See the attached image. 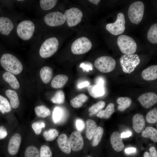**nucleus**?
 I'll list each match as a JSON object with an SVG mask.
<instances>
[{
  "label": "nucleus",
  "instance_id": "obj_1",
  "mask_svg": "<svg viewBox=\"0 0 157 157\" xmlns=\"http://www.w3.org/2000/svg\"><path fill=\"white\" fill-rule=\"evenodd\" d=\"M0 61L2 67L13 74H18L23 70V67L21 62L16 57L11 54L6 53L3 55Z\"/></svg>",
  "mask_w": 157,
  "mask_h": 157
},
{
  "label": "nucleus",
  "instance_id": "obj_2",
  "mask_svg": "<svg viewBox=\"0 0 157 157\" xmlns=\"http://www.w3.org/2000/svg\"><path fill=\"white\" fill-rule=\"evenodd\" d=\"M35 28L34 23L32 21L25 19L19 23L16 28L18 36L22 40L28 41L33 36Z\"/></svg>",
  "mask_w": 157,
  "mask_h": 157
},
{
  "label": "nucleus",
  "instance_id": "obj_3",
  "mask_svg": "<svg viewBox=\"0 0 157 157\" xmlns=\"http://www.w3.org/2000/svg\"><path fill=\"white\" fill-rule=\"evenodd\" d=\"M144 6L140 1H135L130 6L128 11L129 19L133 23L138 24L142 21L144 14Z\"/></svg>",
  "mask_w": 157,
  "mask_h": 157
},
{
  "label": "nucleus",
  "instance_id": "obj_4",
  "mask_svg": "<svg viewBox=\"0 0 157 157\" xmlns=\"http://www.w3.org/2000/svg\"><path fill=\"white\" fill-rule=\"evenodd\" d=\"M59 46L58 39L52 37L46 39L41 44L39 50L40 56L45 58L52 56L57 51Z\"/></svg>",
  "mask_w": 157,
  "mask_h": 157
},
{
  "label": "nucleus",
  "instance_id": "obj_5",
  "mask_svg": "<svg viewBox=\"0 0 157 157\" xmlns=\"http://www.w3.org/2000/svg\"><path fill=\"white\" fill-rule=\"evenodd\" d=\"M117 42L120 51L124 54H133L136 51V42L133 38L129 36L125 35L119 36Z\"/></svg>",
  "mask_w": 157,
  "mask_h": 157
},
{
  "label": "nucleus",
  "instance_id": "obj_6",
  "mask_svg": "<svg viewBox=\"0 0 157 157\" xmlns=\"http://www.w3.org/2000/svg\"><path fill=\"white\" fill-rule=\"evenodd\" d=\"M95 67L100 72L103 73L111 72L115 69L116 62L111 57L104 56L99 57L94 62Z\"/></svg>",
  "mask_w": 157,
  "mask_h": 157
},
{
  "label": "nucleus",
  "instance_id": "obj_7",
  "mask_svg": "<svg viewBox=\"0 0 157 157\" xmlns=\"http://www.w3.org/2000/svg\"><path fill=\"white\" fill-rule=\"evenodd\" d=\"M92 46L90 41L87 38L82 37L74 41L71 47L72 52L76 55L85 53L91 49Z\"/></svg>",
  "mask_w": 157,
  "mask_h": 157
},
{
  "label": "nucleus",
  "instance_id": "obj_8",
  "mask_svg": "<svg viewBox=\"0 0 157 157\" xmlns=\"http://www.w3.org/2000/svg\"><path fill=\"white\" fill-rule=\"evenodd\" d=\"M140 62L138 56L135 54H125L120 59L121 65L124 72L130 74L133 72Z\"/></svg>",
  "mask_w": 157,
  "mask_h": 157
},
{
  "label": "nucleus",
  "instance_id": "obj_9",
  "mask_svg": "<svg viewBox=\"0 0 157 157\" xmlns=\"http://www.w3.org/2000/svg\"><path fill=\"white\" fill-rule=\"evenodd\" d=\"M125 20L124 16L121 13H119L116 21L113 23L107 24L106 26V30L111 34L114 35H118L123 33L124 31Z\"/></svg>",
  "mask_w": 157,
  "mask_h": 157
},
{
  "label": "nucleus",
  "instance_id": "obj_10",
  "mask_svg": "<svg viewBox=\"0 0 157 157\" xmlns=\"http://www.w3.org/2000/svg\"><path fill=\"white\" fill-rule=\"evenodd\" d=\"M64 15L65 21L69 27L75 26L81 21L83 15L81 11L76 8H72L66 10Z\"/></svg>",
  "mask_w": 157,
  "mask_h": 157
},
{
  "label": "nucleus",
  "instance_id": "obj_11",
  "mask_svg": "<svg viewBox=\"0 0 157 157\" xmlns=\"http://www.w3.org/2000/svg\"><path fill=\"white\" fill-rule=\"evenodd\" d=\"M45 23L50 27L60 26L64 24L65 19L64 15L58 11H55L48 13L44 18Z\"/></svg>",
  "mask_w": 157,
  "mask_h": 157
},
{
  "label": "nucleus",
  "instance_id": "obj_12",
  "mask_svg": "<svg viewBox=\"0 0 157 157\" xmlns=\"http://www.w3.org/2000/svg\"><path fill=\"white\" fill-rule=\"evenodd\" d=\"M69 142L71 149L74 151H79L83 147V138L81 133L78 131H74L72 133Z\"/></svg>",
  "mask_w": 157,
  "mask_h": 157
},
{
  "label": "nucleus",
  "instance_id": "obj_13",
  "mask_svg": "<svg viewBox=\"0 0 157 157\" xmlns=\"http://www.w3.org/2000/svg\"><path fill=\"white\" fill-rule=\"evenodd\" d=\"M138 100L143 107L148 108L156 103L157 95L154 92H147L140 95Z\"/></svg>",
  "mask_w": 157,
  "mask_h": 157
},
{
  "label": "nucleus",
  "instance_id": "obj_14",
  "mask_svg": "<svg viewBox=\"0 0 157 157\" xmlns=\"http://www.w3.org/2000/svg\"><path fill=\"white\" fill-rule=\"evenodd\" d=\"M21 141V137L19 134L16 133L12 136L9 140L7 148L9 154L15 155L18 153Z\"/></svg>",
  "mask_w": 157,
  "mask_h": 157
},
{
  "label": "nucleus",
  "instance_id": "obj_15",
  "mask_svg": "<svg viewBox=\"0 0 157 157\" xmlns=\"http://www.w3.org/2000/svg\"><path fill=\"white\" fill-rule=\"evenodd\" d=\"M14 28L13 22L9 18L0 17V33L2 34L8 35Z\"/></svg>",
  "mask_w": 157,
  "mask_h": 157
},
{
  "label": "nucleus",
  "instance_id": "obj_16",
  "mask_svg": "<svg viewBox=\"0 0 157 157\" xmlns=\"http://www.w3.org/2000/svg\"><path fill=\"white\" fill-rule=\"evenodd\" d=\"M110 142L113 149L117 152L122 151L124 147L123 138L118 132L115 131L112 133Z\"/></svg>",
  "mask_w": 157,
  "mask_h": 157
},
{
  "label": "nucleus",
  "instance_id": "obj_17",
  "mask_svg": "<svg viewBox=\"0 0 157 157\" xmlns=\"http://www.w3.org/2000/svg\"><path fill=\"white\" fill-rule=\"evenodd\" d=\"M133 127L137 133L141 132L145 126V122L143 116L140 113L135 115L132 118Z\"/></svg>",
  "mask_w": 157,
  "mask_h": 157
},
{
  "label": "nucleus",
  "instance_id": "obj_18",
  "mask_svg": "<svg viewBox=\"0 0 157 157\" xmlns=\"http://www.w3.org/2000/svg\"><path fill=\"white\" fill-rule=\"evenodd\" d=\"M58 146L62 151L66 154H69L71 151V148L66 135L62 134L57 139Z\"/></svg>",
  "mask_w": 157,
  "mask_h": 157
},
{
  "label": "nucleus",
  "instance_id": "obj_19",
  "mask_svg": "<svg viewBox=\"0 0 157 157\" xmlns=\"http://www.w3.org/2000/svg\"><path fill=\"white\" fill-rule=\"evenodd\" d=\"M142 76L146 81H152L157 78V65L150 66L142 71Z\"/></svg>",
  "mask_w": 157,
  "mask_h": 157
},
{
  "label": "nucleus",
  "instance_id": "obj_20",
  "mask_svg": "<svg viewBox=\"0 0 157 157\" xmlns=\"http://www.w3.org/2000/svg\"><path fill=\"white\" fill-rule=\"evenodd\" d=\"M88 90L90 95L95 98L101 97L105 93L104 86L97 84L89 85Z\"/></svg>",
  "mask_w": 157,
  "mask_h": 157
},
{
  "label": "nucleus",
  "instance_id": "obj_21",
  "mask_svg": "<svg viewBox=\"0 0 157 157\" xmlns=\"http://www.w3.org/2000/svg\"><path fill=\"white\" fill-rule=\"evenodd\" d=\"M67 76L64 74H58L53 78L51 83L52 87L58 89L63 87L68 81Z\"/></svg>",
  "mask_w": 157,
  "mask_h": 157
},
{
  "label": "nucleus",
  "instance_id": "obj_22",
  "mask_svg": "<svg viewBox=\"0 0 157 157\" xmlns=\"http://www.w3.org/2000/svg\"><path fill=\"white\" fill-rule=\"evenodd\" d=\"M3 80L8 83L10 86L15 89H18L20 87L19 81L13 74L6 72L2 75Z\"/></svg>",
  "mask_w": 157,
  "mask_h": 157
},
{
  "label": "nucleus",
  "instance_id": "obj_23",
  "mask_svg": "<svg viewBox=\"0 0 157 157\" xmlns=\"http://www.w3.org/2000/svg\"><path fill=\"white\" fill-rule=\"evenodd\" d=\"M40 75L42 82L45 84H47L52 78V69L51 67L49 66L43 67L40 70Z\"/></svg>",
  "mask_w": 157,
  "mask_h": 157
},
{
  "label": "nucleus",
  "instance_id": "obj_24",
  "mask_svg": "<svg viewBox=\"0 0 157 157\" xmlns=\"http://www.w3.org/2000/svg\"><path fill=\"white\" fill-rule=\"evenodd\" d=\"M5 93L9 99L11 106L14 109L18 108L19 105V101L16 92L14 90L9 89L6 90Z\"/></svg>",
  "mask_w": 157,
  "mask_h": 157
},
{
  "label": "nucleus",
  "instance_id": "obj_25",
  "mask_svg": "<svg viewBox=\"0 0 157 157\" xmlns=\"http://www.w3.org/2000/svg\"><path fill=\"white\" fill-rule=\"evenodd\" d=\"M96 122L91 119H88L86 121L85 131L86 138L89 140H91L97 128Z\"/></svg>",
  "mask_w": 157,
  "mask_h": 157
},
{
  "label": "nucleus",
  "instance_id": "obj_26",
  "mask_svg": "<svg viewBox=\"0 0 157 157\" xmlns=\"http://www.w3.org/2000/svg\"><path fill=\"white\" fill-rule=\"evenodd\" d=\"M88 99V97L85 95L83 94H80L72 99L70 101V104L74 108H79L86 102Z\"/></svg>",
  "mask_w": 157,
  "mask_h": 157
},
{
  "label": "nucleus",
  "instance_id": "obj_27",
  "mask_svg": "<svg viewBox=\"0 0 157 157\" xmlns=\"http://www.w3.org/2000/svg\"><path fill=\"white\" fill-rule=\"evenodd\" d=\"M114 107L113 104H109L105 110H101L97 114V116L101 118H109L115 111Z\"/></svg>",
  "mask_w": 157,
  "mask_h": 157
},
{
  "label": "nucleus",
  "instance_id": "obj_28",
  "mask_svg": "<svg viewBox=\"0 0 157 157\" xmlns=\"http://www.w3.org/2000/svg\"><path fill=\"white\" fill-rule=\"evenodd\" d=\"M142 136L144 138H149L153 142H157V130L153 127L148 126L142 131Z\"/></svg>",
  "mask_w": 157,
  "mask_h": 157
},
{
  "label": "nucleus",
  "instance_id": "obj_29",
  "mask_svg": "<svg viewBox=\"0 0 157 157\" xmlns=\"http://www.w3.org/2000/svg\"><path fill=\"white\" fill-rule=\"evenodd\" d=\"M119 104L117 107L118 110L121 112L124 111L131 106L132 100L129 97H119L117 100Z\"/></svg>",
  "mask_w": 157,
  "mask_h": 157
},
{
  "label": "nucleus",
  "instance_id": "obj_30",
  "mask_svg": "<svg viewBox=\"0 0 157 157\" xmlns=\"http://www.w3.org/2000/svg\"><path fill=\"white\" fill-rule=\"evenodd\" d=\"M147 37L148 40L153 44L157 43V23L152 25L147 32Z\"/></svg>",
  "mask_w": 157,
  "mask_h": 157
},
{
  "label": "nucleus",
  "instance_id": "obj_31",
  "mask_svg": "<svg viewBox=\"0 0 157 157\" xmlns=\"http://www.w3.org/2000/svg\"><path fill=\"white\" fill-rule=\"evenodd\" d=\"M104 132V129L100 126L97 127L92 137V145L93 147L97 146L100 142Z\"/></svg>",
  "mask_w": 157,
  "mask_h": 157
},
{
  "label": "nucleus",
  "instance_id": "obj_32",
  "mask_svg": "<svg viewBox=\"0 0 157 157\" xmlns=\"http://www.w3.org/2000/svg\"><path fill=\"white\" fill-rule=\"evenodd\" d=\"M64 117L63 110L60 107H56L53 112L52 118L55 124L60 123L62 121Z\"/></svg>",
  "mask_w": 157,
  "mask_h": 157
},
{
  "label": "nucleus",
  "instance_id": "obj_33",
  "mask_svg": "<svg viewBox=\"0 0 157 157\" xmlns=\"http://www.w3.org/2000/svg\"><path fill=\"white\" fill-rule=\"evenodd\" d=\"M35 111L37 116L43 118L49 116L51 114L50 110L43 105L36 106L35 108Z\"/></svg>",
  "mask_w": 157,
  "mask_h": 157
},
{
  "label": "nucleus",
  "instance_id": "obj_34",
  "mask_svg": "<svg viewBox=\"0 0 157 157\" xmlns=\"http://www.w3.org/2000/svg\"><path fill=\"white\" fill-rule=\"evenodd\" d=\"M11 109L10 105L8 100L0 95V111L3 114L10 112Z\"/></svg>",
  "mask_w": 157,
  "mask_h": 157
},
{
  "label": "nucleus",
  "instance_id": "obj_35",
  "mask_svg": "<svg viewBox=\"0 0 157 157\" xmlns=\"http://www.w3.org/2000/svg\"><path fill=\"white\" fill-rule=\"evenodd\" d=\"M105 104L104 101H100L94 104L88 109L90 115L92 116L97 114L104 107Z\"/></svg>",
  "mask_w": 157,
  "mask_h": 157
},
{
  "label": "nucleus",
  "instance_id": "obj_36",
  "mask_svg": "<svg viewBox=\"0 0 157 157\" xmlns=\"http://www.w3.org/2000/svg\"><path fill=\"white\" fill-rule=\"evenodd\" d=\"M58 131L55 129H51L48 131H45L43 135L45 140L47 141H51L54 140L58 135Z\"/></svg>",
  "mask_w": 157,
  "mask_h": 157
},
{
  "label": "nucleus",
  "instance_id": "obj_37",
  "mask_svg": "<svg viewBox=\"0 0 157 157\" xmlns=\"http://www.w3.org/2000/svg\"><path fill=\"white\" fill-rule=\"evenodd\" d=\"M57 2L56 0H41L39 4L42 9L47 10L53 8L56 5Z\"/></svg>",
  "mask_w": 157,
  "mask_h": 157
},
{
  "label": "nucleus",
  "instance_id": "obj_38",
  "mask_svg": "<svg viewBox=\"0 0 157 157\" xmlns=\"http://www.w3.org/2000/svg\"><path fill=\"white\" fill-rule=\"evenodd\" d=\"M24 157H40V152L35 146H29L25 150Z\"/></svg>",
  "mask_w": 157,
  "mask_h": 157
},
{
  "label": "nucleus",
  "instance_id": "obj_39",
  "mask_svg": "<svg viewBox=\"0 0 157 157\" xmlns=\"http://www.w3.org/2000/svg\"><path fill=\"white\" fill-rule=\"evenodd\" d=\"M51 100L53 103L58 104H63L65 100L64 92L61 90H58L51 98Z\"/></svg>",
  "mask_w": 157,
  "mask_h": 157
},
{
  "label": "nucleus",
  "instance_id": "obj_40",
  "mask_svg": "<svg viewBox=\"0 0 157 157\" xmlns=\"http://www.w3.org/2000/svg\"><path fill=\"white\" fill-rule=\"evenodd\" d=\"M146 120L149 123L154 124L157 121V109L156 108L149 111L146 116Z\"/></svg>",
  "mask_w": 157,
  "mask_h": 157
},
{
  "label": "nucleus",
  "instance_id": "obj_41",
  "mask_svg": "<svg viewBox=\"0 0 157 157\" xmlns=\"http://www.w3.org/2000/svg\"><path fill=\"white\" fill-rule=\"evenodd\" d=\"M31 126L35 133L38 135L41 133L42 128L45 127V124L42 121L36 122L33 123Z\"/></svg>",
  "mask_w": 157,
  "mask_h": 157
},
{
  "label": "nucleus",
  "instance_id": "obj_42",
  "mask_svg": "<svg viewBox=\"0 0 157 157\" xmlns=\"http://www.w3.org/2000/svg\"><path fill=\"white\" fill-rule=\"evenodd\" d=\"M40 157H52V155L51 149L48 146L44 145L40 149Z\"/></svg>",
  "mask_w": 157,
  "mask_h": 157
},
{
  "label": "nucleus",
  "instance_id": "obj_43",
  "mask_svg": "<svg viewBox=\"0 0 157 157\" xmlns=\"http://www.w3.org/2000/svg\"><path fill=\"white\" fill-rule=\"evenodd\" d=\"M149 150V153L147 151H146L144 153V157H157V151L154 147H151Z\"/></svg>",
  "mask_w": 157,
  "mask_h": 157
},
{
  "label": "nucleus",
  "instance_id": "obj_44",
  "mask_svg": "<svg viewBox=\"0 0 157 157\" xmlns=\"http://www.w3.org/2000/svg\"><path fill=\"white\" fill-rule=\"evenodd\" d=\"M76 126L78 131L81 132L85 127V123L84 121L81 119H77L76 121Z\"/></svg>",
  "mask_w": 157,
  "mask_h": 157
},
{
  "label": "nucleus",
  "instance_id": "obj_45",
  "mask_svg": "<svg viewBox=\"0 0 157 157\" xmlns=\"http://www.w3.org/2000/svg\"><path fill=\"white\" fill-rule=\"evenodd\" d=\"M8 132L6 128L3 126H0V140L5 138L8 135Z\"/></svg>",
  "mask_w": 157,
  "mask_h": 157
},
{
  "label": "nucleus",
  "instance_id": "obj_46",
  "mask_svg": "<svg viewBox=\"0 0 157 157\" xmlns=\"http://www.w3.org/2000/svg\"><path fill=\"white\" fill-rule=\"evenodd\" d=\"M80 67L87 72H88L90 70H92V69L91 66L89 65L85 64L84 63L81 64Z\"/></svg>",
  "mask_w": 157,
  "mask_h": 157
},
{
  "label": "nucleus",
  "instance_id": "obj_47",
  "mask_svg": "<svg viewBox=\"0 0 157 157\" xmlns=\"http://www.w3.org/2000/svg\"><path fill=\"white\" fill-rule=\"evenodd\" d=\"M96 84L101 85L104 86L105 81L101 77H99L97 78L96 80Z\"/></svg>",
  "mask_w": 157,
  "mask_h": 157
},
{
  "label": "nucleus",
  "instance_id": "obj_48",
  "mask_svg": "<svg viewBox=\"0 0 157 157\" xmlns=\"http://www.w3.org/2000/svg\"><path fill=\"white\" fill-rule=\"evenodd\" d=\"M136 149L134 147H130L126 148L125 150V153L127 154H130L134 153L136 151Z\"/></svg>",
  "mask_w": 157,
  "mask_h": 157
},
{
  "label": "nucleus",
  "instance_id": "obj_49",
  "mask_svg": "<svg viewBox=\"0 0 157 157\" xmlns=\"http://www.w3.org/2000/svg\"><path fill=\"white\" fill-rule=\"evenodd\" d=\"M120 134L121 137L122 138H128L132 135V133L130 131H128L126 132H123Z\"/></svg>",
  "mask_w": 157,
  "mask_h": 157
},
{
  "label": "nucleus",
  "instance_id": "obj_50",
  "mask_svg": "<svg viewBox=\"0 0 157 157\" xmlns=\"http://www.w3.org/2000/svg\"><path fill=\"white\" fill-rule=\"evenodd\" d=\"M89 84L90 83L88 81H85L79 84L78 87L79 88H82L88 86Z\"/></svg>",
  "mask_w": 157,
  "mask_h": 157
},
{
  "label": "nucleus",
  "instance_id": "obj_51",
  "mask_svg": "<svg viewBox=\"0 0 157 157\" xmlns=\"http://www.w3.org/2000/svg\"><path fill=\"white\" fill-rule=\"evenodd\" d=\"M88 1L96 5H97L100 1V0H89Z\"/></svg>",
  "mask_w": 157,
  "mask_h": 157
},
{
  "label": "nucleus",
  "instance_id": "obj_52",
  "mask_svg": "<svg viewBox=\"0 0 157 157\" xmlns=\"http://www.w3.org/2000/svg\"><path fill=\"white\" fill-rule=\"evenodd\" d=\"M86 157H92L90 156H86Z\"/></svg>",
  "mask_w": 157,
  "mask_h": 157
}]
</instances>
